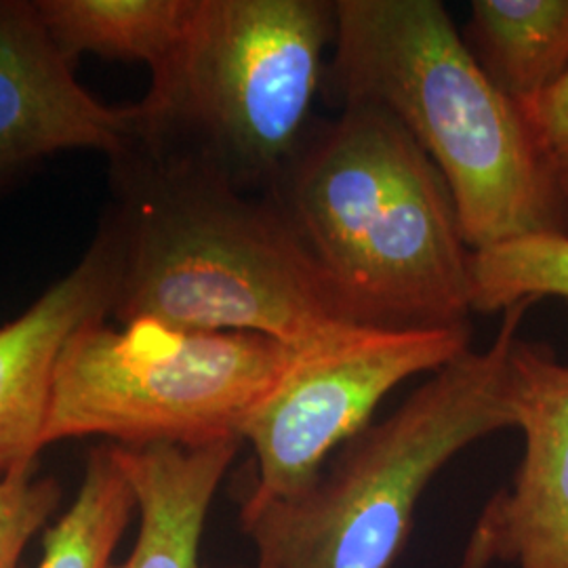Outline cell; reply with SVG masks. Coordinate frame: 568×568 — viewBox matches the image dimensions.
I'll use <instances>...</instances> for the list:
<instances>
[{"mask_svg": "<svg viewBox=\"0 0 568 568\" xmlns=\"http://www.w3.org/2000/svg\"><path fill=\"white\" fill-rule=\"evenodd\" d=\"M474 314L504 312L518 302H568V234H532L471 251Z\"/></svg>", "mask_w": 568, "mask_h": 568, "instance_id": "cell-15", "label": "cell"}, {"mask_svg": "<svg viewBox=\"0 0 568 568\" xmlns=\"http://www.w3.org/2000/svg\"><path fill=\"white\" fill-rule=\"evenodd\" d=\"M328 93L375 105L443 173L471 251L568 234V201L520 108L469 53L438 0H335Z\"/></svg>", "mask_w": 568, "mask_h": 568, "instance_id": "cell-3", "label": "cell"}, {"mask_svg": "<svg viewBox=\"0 0 568 568\" xmlns=\"http://www.w3.org/2000/svg\"><path fill=\"white\" fill-rule=\"evenodd\" d=\"M462 37L488 81L528 102L568 72V0H474Z\"/></svg>", "mask_w": 568, "mask_h": 568, "instance_id": "cell-12", "label": "cell"}, {"mask_svg": "<svg viewBox=\"0 0 568 568\" xmlns=\"http://www.w3.org/2000/svg\"><path fill=\"white\" fill-rule=\"evenodd\" d=\"M138 514L131 487L112 445L87 457L81 488L68 511L42 539L37 568H110L114 549Z\"/></svg>", "mask_w": 568, "mask_h": 568, "instance_id": "cell-14", "label": "cell"}, {"mask_svg": "<svg viewBox=\"0 0 568 568\" xmlns=\"http://www.w3.org/2000/svg\"><path fill=\"white\" fill-rule=\"evenodd\" d=\"M60 501V483L37 476V466L0 483V568L20 567L23 549L47 527Z\"/></svg>", "mask_w": 568, "mask_h": 568, "instance_id": "cell-16", "label": "cell"}, {"mask_svg": "<svg viewBox=\"0 0 568 568\" xmlns=\"http://www.w3.org/2000/svg\"><path fill=\"white\" fill-rule=\"evenodd\" d=\"M138 126L135 103L105 105L77 81L37 0H0V183L60 152L91 150L114 161Z\"/></svg>", "mask_w": 568, "mask_h": 568, "instance_id": "cell-8", "label": "cell"}, {"mask_svg": "<svg viewBox=\"0 0 568 568\" xmlns=\"http://www.w3.org/2000/svg\"><path fill=\"white\" fill-rule=\"evenodd\" d=\"M469 325L349 328L297 349L243 432L257 462L251 499H284L310 487L333 450L365 427L396 386L464 356Z\"/></svg>", "mask_w": 568, "mask_h": 568, "instance_id": "cell-7", "label": "cell"}, {"mask_svg": "<svg viewBox=\"0 0 568 568\" xmlns=\"http://www.w3.org/2000/svg\"><path fill=\"white\" fill-rule=\"evenodd\" d=\"M495 560L497 558H495L493 528H490L487 516L483 514L469 537V544H467L466 554H464V560L459 568H488Z\"/></svg>", "mask_w": 568, "mask_h": 568, "instance_id": "cell-18", "label": "cell"}, {"mask_svg": "<svg viewBox=\"0 0 568 568\" xmlns=\"http://www.w3.org/2000/svg\"><path fill=\"white\" fill-rule=\"evenodd\" d=\"M110 163L124 241L112 310L121 325L260 333L293 349L361 326L267 194L133 145Z\"/></svg>", "mask_w": 568, "mask_h": 568, "instance_id": "cell-1", "label": "cell"}, {"mask_svg": "<svg viewBox=\"0 0 568 568\" xmlns=\"http://www.w3.org/2000/svg\"><path fill=\"white\" fill-rule=\"evenodd\" d=\"M192 0H37L42 21L70 61L82 53L140 61L156 70L182 34Z\"/></svg>", "mask_w": 568, "mask_h": 568, "instance_id": "cell-13", "label": "cell"}, {"mask_svg": "<svg viewBox=\"0 0 568 568\" xmlns=\"http://www.w3.org/2000/svg\"><path fill=\"white\" fill-rule=\"evenodd\" d=\"M530 300L509 305L495 342L432 373L379 424L345 443L284 499H244L255 568H389L429 480L471 443L514 427L509 354Z\"/></svg>", "mask_w": 568, "mask_h": 568, "instance_id": "cell-5", "label": "cell"}, {"mask_svg": "<svg viewBox=\"0 0 568 568\" xmlns=\"http://www.w3.org/2000/svg\"><path fill=\"white\" fill-rule=\"evenodd\" d=\"M335 39L328 0H192L131 143L265 194L312 129Z\"/></svg>", "mask_w": 568, "mask_h": 568, "instance_id": "cell-4", "label": "cell"}, {"mask_svg": "<svg viewBox=\"0 0 568 568\" xmlns=\"http://www.w3.org/2000/svg\"><path fill=\"white\" fill-rule=\"evenodd\" d=\"M516 105L554 182L568 201V72L541 95Z\"/></svg>", "mask_w": 568, "mask_h": 568, "instance_id": "cell-17", "label": "cell"}, {"mask_svg": "<svg viewBox=\"0 0 568 568\" xmlns=\"http://www.w3.org/2000/svg\"><path fill=\"white\" fill-rule=\"evenodd\" d=\"M265 194L358 325H469L471 248L453 194L384 110L352 103L312 124Z\"/></svg>", "mask_w": 568, "mask_h": 568, "instance_id": "cell-2", "label": "cell"}, {"mask_svg": "<svg viewBox=\"0 0 568 568\" xmlns=\"http://www.w3.org/2000/svg\"><path fill=\"white\" fill-rule=\"evenodd\" d=\"M297 349L260 333L93 323L61 349L44 447L103 436L121 447L243 440L253 410Z\"/></svg>", "mask_w": 568, "mask_h": 568, "instance_id": "cell-6", "label": "cell"}, {"mask_svg": "<svg viewBox=\"0 0 568 568\" xmlns=\"http://www.w3.org/2000/svg\"><path fill=\"white\" fill-rule=\"evenodd\" d=\"M509 400L525 455L511 488L483 511L495 558L518 568H568V365L546 344L516 339Z\"/></svg>", "mask_w": 568, "mask_h": 568, "instance_id": "cell-10", "label": "cell"}, {"mask_svg": "<svg viewBox=\"0 0 568 568\" xmlns=\"http://www.w3.org/2000/svg\"><path fill=\"white\" fill-rule=\"evenodd\" d=\"M122 265L124 241L112 211L79 264L0 326V483L37 466L61 349L82 326L112 314Z\"/></svg>", "mask_w": 568, "mask_h": 568, "instance_id": "cell-9", "label": "cell"}, {"mask_svg": "<svg viewBox=\"0 0 568 568\" xmlns=\"http://www.w3.org/2000/svg\"><path fill=\"white\" fill-rule=\"evenodd\" d=\"M243 440L209 447L112 445L138 499L131 554L110 568H201L206 514Z\"/></svg>", "mask_w": 568, "mask_h": 568, "instance_id": "cell-11", "label": "cell"}]
</instances>
